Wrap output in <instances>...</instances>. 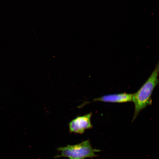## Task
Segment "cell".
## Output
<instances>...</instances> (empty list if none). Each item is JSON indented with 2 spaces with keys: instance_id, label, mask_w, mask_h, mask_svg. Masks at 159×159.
<instances>
[{
  "instance_id": "cell-4",
  "label": "cell",
  "mask_w": 159,
  "mask_h": 159,
  "mask_svg": "<svg viewBox=\"0 0 159 159\" xmlns=\"http://www.w3.org/2000/svg\"><path fill=\"white\" fill-rule=\"evenodd\" d=\"M132 95L133 94L123 93L107 95L95 98L93 101L115 103L125 102L132 101Z\"/></svg>"
},
{
  "instance_id": "cell-2",
  "label": "cell",
  "mask_w": 159,
  "mask_h": 159,
  "mask_svg": "<svg viewBox=\"0 0 159 159\" xmlns=\"http://www.w3.org/2000/svg\"><path fill=\"white\" fill-rule=\"evenodd\" d=\"M57 150L60 153L56 156L55 158L63 157L70 159H85L87 158L97 157L98 155L95 153L101 151L99 149L93 148L88 140L78 144L68 145L64 147H59Z\"/></svg>"
},
{
  "instance_id": "cell-3",
  "label": "cell",
  "mask_w": 159,
  "mask_h": 159,
  "mask_svg": "<svg viewBox=\"0 0 159 159\" xmlns=\"http://www.w3.org/2000/svg\"><path fill=\"white\" fill-rule=\"evenodd\" d=\"M92 113L90 112L83 116H78L68 124L70 133L83 134L85 130L92 128L91 118Z\"/></svg>"
},
{
  "instance_id": "cell-1",
  "label": "cell",
  "mask_w": 159,
  "mask_h": 159,
  "mask_svg": "<svg viewBox=\"0 0 159 159\" xmlns=\"http://www.w3.org/2000/svg\"><path fill=\"white\" fill-rule=\"evenodd\" d=\"M158 63L151 74L140 88L133 94L132 101L135 105V111L133 121L140 112L152 103L151 95L153 92L159 82Z\"/></svg>"
}]
</instances>
